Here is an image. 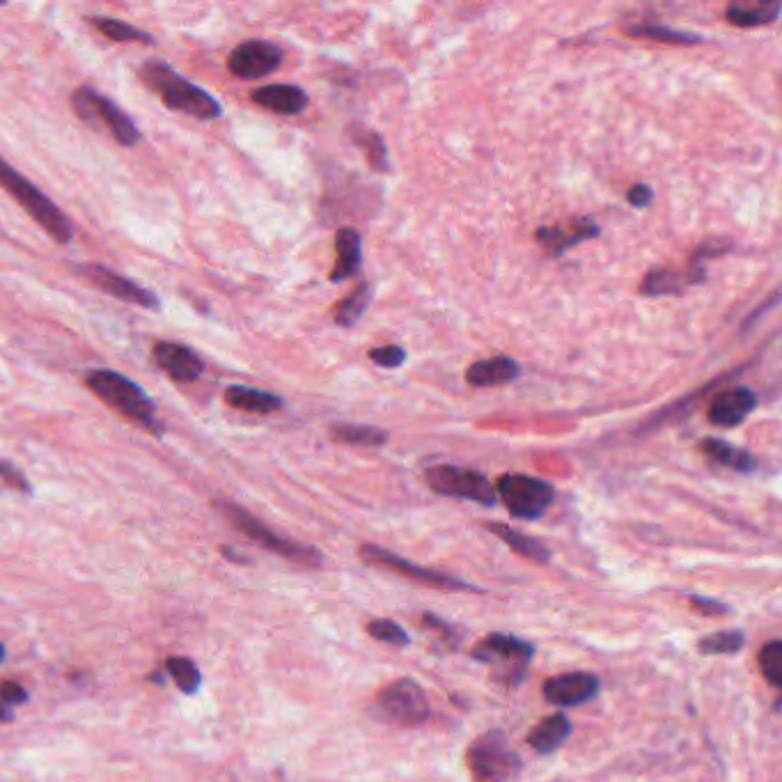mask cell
Instances as JSON below:
<instances>
[{
	"instance_id": "obj_1",
	"label": "cell",
	"mask_w": 782,
	"mask_h": 782,
	"mask_svg": "<svg viewBox=\"0 0 782 782\" xmlns=\"http://www.w3.org/2000/svg\"><path fill=\"white\" fill-rule=\"evenodd\" d=\"M141 81L154 90L158 99L164 102L170 110L187 112L196 120H218L223 118V106L221 102L210 95L204 87L191 83L189 79L179 76L175 69L161 60H147L141 72H138Z\"/></svg>"
},
{
	"instance_id": "obj_2",
	"label": "cell",
	"mask_w": 782,
	"mask_h": 782,
	"mask_svg": "<svg viewBox=\"0 0 782 782\" xmlns=\"http://www.w3.org/2000/svg\"><path fill=\"white\" fill-rule=\"evenodd\" d=\"M85 386L110 408L122 413L125 418L141 425L150 434L158 436V439L166 434V427L161 425L156 416V406L152 398L129 377L112 370H92L85 377Z\"/></svg>"
},
{
	"instance_id": "obj_3",
	"label": "cell",
	"mask_w": 782,
	"mask_h": 782,
	"mask_svg": "<svg viewBox=\"0 0 782 782\" xmlns=\"http://www.w3.org/2000/svg\"><path fill=\"white\" fill-rule=\"evenodd\" d=\"M0 189L8 191L56 244L67 246L74 239V223L69 221V216L28 177H23L14 166H10L3 156H0Z\"/></svg>"
},
{
	"instance_id": "obj_4",
	"label": "cell",
	"mask_w": 782,
	"mask_h": 782,
	"mask_svg": "<svg viewBox=\"0 0 782 782\" xmlns=\"http://www.w3.org/2000/svg\"><path fill=\"white\" fill-rule=\"evenodd\" d=\"M471 659L487 665L491 671V679L498 686L517 691V688L525 682L528 668H531V663L535 659V645L512 633L496 631L475 642L471 650Z\"/></svg>"
},
{
	"instance_id": "obj_5",
	"label": "cell",
	"mask_w": 782,
	"mask_h": 782,
	"mask_svg": "<svg viewBox=\"0 0 782 782\" xmlns=\"http://www.w3.org/2000/svg\"><path fill=\"white\" fill-rule=\"evenodd\" d=\"M216 508L229 523H233L235 531H239L250 542H256L258 546L269 550V554L281 556V558L301 565V567H321V565H324V556H321L315 546L294 542L289 537L279 535L262 519H258L256 514H250L248 510H244L241 505L229 502V500H218Z\"/></svg>"
},
{
	"instance_id": "obj_6",
	"label": "cell",
	"mask_w": 782,
	"mask_h": 782,
	"mask_svg": "<svg viewBox=\"0 0 782 782\" xmlns=\"http://www.w3.org/2000/svg\"><path fill=\"white\" fill-rule=\"evenodd\" d=\"M466 767L475 782H512L521 769V755L502 730H489L469 746Z\"/></svg>"
},
{
	"instance_id": "obj_7",
	"label": "cell",
	"mask_w": 782,
	"mask_h": 782,
	"mask_svg": "<svg viewBox=\"0 0 782 782\" xmlns=\"http://www.w3.org/2000/svg\"><path fill=\"white\" fill-rule=\"evenodd\" d=\"M72 108L85 125L104 127L122 147H135L141 143V129L135 127V122L118 104L104 97L99 90L87 85L74 90Z\"/></svg>"
},
{
	"instance_id": "obj_8",
	"label": "cell",
	"mask_w": 782,
	"mask_h": 782,
	"mask_svg": "<svg viewBox=\"0 0 782 782\" xmlns=\"http://www.w3.org/2000/svg\"><path fill=\"white\" fill-rule=\"evenodd\" d=\"M372 707L379 721L398 727H423L431 719V707L423 686L406 677L381 688Z\"/></svg>"
},
{
	"instance_id": "obj_9",
	"label": "cell",
	"mask_w": 782,
	"mask_h": 782,
	"mask_svg": "<svg viewBox=\"0 0 782 782\" xmlns=\"http://www.w3.org/2000/svg\"><path fill=\"white\" fill-rule=\"evenodd\" d=\"M494 489L508 512L519 521H537L556 502V489L550 482L523 473L500 475Z\"/></svg>"
},
{
	"instance_id": "obj_10",
	"label": "cell",
	"mask_w": 782,
	"mask_h": 782,
	"mask_svg": "<svg viewBox=\"0 0 782 782\" xmlns=\"http://www.w3.org/2000/svg\"><path fill=\"white\" fill-rule=\"evenodd\" d=\"M425 482H427V487L439 496L471 500V502L482 505V508H496V502H498L496 489L489 482V477L482 475L479 471H473V469L452 466V464H436L425 471Z\"/></svg>"
},
{
	"instance_id": "obj_11",
	"label": "cell",
	"mask_w": 782,
	"mask_h": 782,
	"mask_svg": "<svg viewBox=\"0 0 782 782\" xmlns=\"http://www.w3.org/2000/svg\"><path fill=\"white\" fill-rule=\"evenodd\" d=\"M358 556L365 562H372V565L386 567V569L395 571V573H402V577H408L411 581H416V583L427 585V588H436V590H443V592H479V588H475V585H471V583H466L462 579L448 577V573H441L436 569L413 565L411 560L393 554V550L375 546V544H363L358 548Z\"/></svg>"
},
{
	"instance_id": "obj_12",
	"label": "cell",
	"mask_w": 782,
	"mask_h": 782,
	"mask_svg": "<svg viewBox=\"0 0 782 782\" xmlns=\"http://www.w3.org/2000/svg\"><path fill=\"white\" fill-rule=\"evenodd\" d=\"M74 271L79 273V279L87 281L92 287L102 289L104 294L118 298L122 304L129 306H138L145 310H161V301L158 296L145 287H141L138 283L125 279V275L115 273L108 266L102 264H76Z\"/></svg>"
},
{
	"instance_id": "obj_13",
	"label": "cell",
	"mask_w": 782,
	"mask_h": 782,
	"mask_svg": "<svg viewBox=\"0 0 782 782\" xmlns=\"http://www.w3.org/2000/svg\"><path fill=\"white\" fill-rule=\"evenodd\" d=\"M285 62L283 51L279 46L266 42V39H250L239 44L237 49L229 54L227 58V69L229 74L244 79V81H252V79H262L273 74L275 69H281Z\"/></svg>"
},
{
	"instance_id": "obj_14",
	"label": "cell",
	"mask_w": 782,
	"mask_h": 782,
	"mask_svg": "<svg viewBox=\"0 0 782 782\" xmlns=\"http://www.w3.org/2000/svg\"><path fill=\"white\" fill-rule=\"evenodd\" d=\"M602 691V682L592 673H565V675H556L544 682L542 686V696L548 704L554 707H581L590 700H594Z\"/></svg>"
},
{
	"instance_id": "obj_15",
	"label": "cell",
	"mask_w": 782,
	"mask_h": 782,
	"mask_svg": "<svg viewBox=\"0 0 782 782\" xmlns=\"http://www.w3.org/2000/svg\"><path fill=\"white\" fill-rule=\"evenodd\" d=\"M152 358L158 370L177 383H196L204 375V360L187 344L156 342Z\"/></svg>"
},
{
	"instance_id": "obj_16",
	"label": "cell",
	"mask_w": 782,
	"mask_h": 782,
	"mask_svg": "<svg viewBox=\"0 0 782 782\" xmlns=\"http://www.w3.org/2000/svg\"><path fill=\"white\" fill-rule=\"evenodd\" d=\"M757 393L746 386H734L711 402L709 420L716 427H737L757 408Z\"/></svg>"
},
{
	"instance_id": "obj_17",
	"label": "cell",
	"mask_w": 782,
	"mask_h": 782,
	"mask_svg": "<svg viewBox=\"0 0 782 782\" xmlns=\"http://www.w3.org/2000/svg\"><path fill=\"white\" fill-rule=\"evenodd\" d=\"M707 281V271L700 264H688L686 269H654L640 283L642 296H671L686 287H696Z\"/></svg>"
},
{
	"instance_id": "obj_18",
	"label": "cell",
	"mask_w": 782,
	"mask_h": 782,
	"mask_svg": "<svg viewBox=\"0 0 782 782\" xmlns=\"http://www.w3.org/2000/svg\"><path fill=\"white\" fill-rule=\"evenodd\" d=\"M250 99H252V104H258L275 115H298V112H304L310 104V97L304 87L287 85V83L258 87L250 95Z\"/></svg>"
},
{
	"instance_id": "obj_19",
	"label": "cell",
	"mask_w": 782,
	"mask_h": 782,
	"mask_svg": "<svg viewBox=\"0 0 782 782\" xmlns=\"http://www.w3.org/2000/svg\"><path fill=\"white\" fill-rule=\"evenodd\" d=\"M600 233H602L600 225L592 223L590 218H581V221L571 223V229H567L562 225L540 227L535 233V239L540 246H544L550 252V256H562V252L569 250L571 246H577L585 239H592Z\"/></svg>"
},
{
	"instance_id": "obj_20",
	"label": "cell",
	"mask_w": 782,
	"mask_h": 782,
	"mask_svg": "<svg viewBox=\"0 0 782 782\" xmlns=\"http://www.w3.org/2000/svg\"><path fill=\"white\" fill-rule=\"evenodd\" d=\"M521 365L510 356H496L487 360H477L466 370V381L477 388H489L500 383H512L521 379Z\"/></svg>"
},
{
	"instance_id": "obj_21",
	"label": "cell",
	"mask_w": 782,
	"mask_h": 782,
	"mask_svg": "<svg viewBox=\"0 0 782 782\" xmlns=\"http://www.w3.org/2000/svg\"><path fill=\"white\" fill-rule=\"evenodd\" d=\"M363 260V244L358 229L354 227H340L335 235V266L331 271V283H342L352 279L360 269Z\"/></svg>"
},
{
	"instance_id": "obj_22",
	"label": "cell",
	"mask_w": 782,
	"mask_h": 782,
	"mask_svg": "<svg viewBox=\"0 0 782 782\" xmlns=\"http://www.w3.org/2000/svg\"><path fill=\"white\" fill-rule=\"evenodd\" d=\"M573 732V725L567 716L562 714H554L544 721H540L531 732H528V746H531L535 753L540 755H550L560 750Z\"/></svg>"
},
{
	"instance_id": "obj_23",
	"label": "cell",
	"mask_w": 782,
	"mask_h": 782,
	"mask_svg": "<svg viewBox=\"0 0 782 782\" xmlns=\"http://www.w3.org/2000/svg\"><path fill=\"white\" fill-rule=\"evenodd\" d=\"M225 402L246 411V413H260V416H266V413L281 411L285 406V400L281 395H273L269 390H260V388H250V386H229L225 388L223 393Z\"/></svg>"
},
{
	"instance_id": "obj_24",
	"label": "cell",
	"mask_w": 782,
	"mask_h": 782,
	"mask_svg": "<svg viewBox=\"0 0 782 782\" xmlns=\"http://www.w3.org/2000/svg\"><path fill=\"white\" fill-rule=\"evenodd\" d=\"M485 528L489 533H494L500 542L508 544L517 556H521L525 560H533L537 565L550 562V550L544 542L514 531V528H510L508 523H485Z\"/></svg>"
},
{
	"instance_id": "obj_25",
	"label": "cell",
	"mask_w": 782,
	"mask_h": 782,
	"mask_svg": "<svg viewBox=\"0 0 782 782\" xmlns=\"http://www.w3.org/2000/svg\"><path fill=\"white\" fill-rule=\"evenodd\" d=\"M700 452L709 459V462L725 466L730 471H737L742 475L757 471V459L750 452L732 446L727 441H721V439H702Z\"/></svg>"
},
{
	"instance_id": "obj_26",
	"label": "cell",
	"mask_w": 782,
	"mask_h": 782,
	"mask_svg": "<svg viewBox=\"0 0 782 782\" xmlns=\"http://www.w3.org/2000/svg\"><path fill=\"white\" fill-rule=\"evenodd\" d=\"M625 33L633 39H652V42H663V44H679V46H694V44H702L704 37L698 33H688V31H677L671 26H661V23H631V26L625 28Z\"/></svg>"
},
{
	"instance_id": "obj_27",
	"label": "cell",
	"mask_w": 782,
	"mask_h": 782,
	"mask_svg": "<svg viewBox=\"0 0 782 782\" xmlns=\"http://www.w3.org/2000/svg\"><path fill=\"white\" fill-rule=\"evenodd\" d=\"M780 14V3H753V5H739L734 3L725 10V19L737 28H757L773 23Z\"/></svg>"
},
{
	"instance_id": "obj_28",
	"label": "cell",
	"mask_w": 782,
	"mask_h": 782,
	"mask_svg": "<svg viewBox=\"0 0 782 782\" xmlns=\"http://www.w3.org/2000/svg\"><path fill=\"white\" fill-rule=\"evenodd\" d=\"M331 436L337 443L363 446V448H379V446H386V441H388V431L372 427V425L337 423L331 427Z\"/></svg>"
},
{
	"instance_id": "obj_29",
	"label": "cell",
	"mask_w": 782,
	"mask_h": 782,
	"mask_svg": "<svg viewBox=\"0 0 782 782\" xmlns=\"http://www.w3.org/2000/svg\"><path fill=\"white\" fill-rule=\"evenodd\" d=\"M87 23L95 31H99L104 37L112 42H138V44H154V37L141 28L131 26L120 19H108V16H90Z\"/></svg>"
},
{
	"instance_id": "obj_30",
	"label": "cell",
	"mask_w": 782,
	"mask_h": 782,
	"mask_svg": "<svg viewBox=\"0 0 782 782\" xmlns=\"http://www.w3.org/2000/svg\"><path fill=\"white\" fill-rule=\"evenodd\" d=\"M164 673L175 682V686L183 696L198 694V688L202 686L200 668L196 665V661L187 656H170L164 665Z\"/></svg>"
},
{
	"instance_id": "obj_31",
	"label": "cell",
	"mask_w": 782,
	"mask_h": 782,
	"mask_svg": "<svg viewBox=\"0 0 782 782\" xmlns=\"http://www.w3.org/2000/svg\"><path fill=\"white\" fill-rule=\"evenodd\" d=\"M372 301V287L370 285H360L356 287L344 301H340L335 306V324L337 327H344V329H352L358 324V319L365 315L367 306H370Z\"/></svg>"
},
{
	"instance_id": "obj_32",
	"label": "cell",
	"mask_w": 782,
	"mask_h": 782,
	"mask_svg": "<svg viewBox=\"0 0 782 782\" xmlns=\"http://www.w3.org/2000/svg\"><path fill=\"white\" fill-rule=\"evenodd\" d=\"M746 645V633L742 629H725L709 633L698 642V652L702 656H723V654H737Z\"/></svg>"
},
{
	"instance_id": "obj_33",
	"label": "cell",
	"mask_w": 782,
	"mask_h": 782,
	"mask_svg": "<svg viewBox=\"0 0 782 782\" xmlns=\"http://www.w3.org/2000/svg\"><path fill=\"white\" fill-rule=\"evenodd\" d=\"M367 633H370L372 640L383 642V645L390 648H408L411 645V636L398 625L393 619L386 617H377L372 623H367Z\"/></svg>"
},
{
	"instance_id": "obj_34",
	"label": "cell",
	"mask_w": 782,
	"mask_h": 782,
	"mask_svg": "<svg viewBox=\"0 0 782 782\" xmlns=\"http://www.w3.org/2000/svg\"><path fill=\"white\" fill-rule=\"evenodd\" d=\"M354 138H356V143L360 145V150L365 152L367 161L372 164V168L379 170V173H386L388 166H390V161H388V147L383 143V138L379 133H375V131H360Z\"/></svg>"
},
{
	"instance_id": "obj_35",
	"label": "cell",
	"mask_w": 782,
	"mask_h": 782,
	"mask_svg": "<svg viewBox=\"0 0 782 782\" xmlns=\"http://www.w3.org/2000/svg\"><path fill=\"white\" fill-rule=\"evenodd\" d=\"M760 668L773 688H782V642L771 640L760 650Z\"/></svg>"
},
{
	"instance_id": "obj_36",
	"label": "cell",
	"mask_w": 782,
	"mask_h": 782,
	"mask_svg": "<svg viewBox=\"0 0 782 782\" xmlns=\"http://www.w3.org/2000/svg\"><path fill=\"white\" fill-rule=\"evenodd\" d=\"M367 356H370V360H375L377 365L386 367V370H398V367H402L406 363V349L398 347V344H388V347H375L367 352Z\"/></svg>"
},
{
	"instance_id": "obj_37",
	"label": "cell",
	"mask_w": 782,
	"mask_h": 782,
	"mask_svg": "<svg viewBox=\"0 0 782 782\" xmlns=\"http://www.w3.org/2000/svg\"><path fill=\"white\" fill-rule=\"evenodd\" d=\"M0 479H3L8 487H12V489H16V491L33 494V487H31L28 477L23 475V471L16 469L12 462H8V459H0Z\"/></svg>"
},
{
	"instance_id": "obj_38",
	"label": "cell",
	"mask_w": 782,
	"mask_h": 782,
	"mask_svg": "<svg viewBox=\"0 0 782 782\" xmlns=\"http://www.w3.org/2000/svg\"><path fill=\"white\" fill-rule=\"evenodd\" d=\"M734 248V244H732V239L730 237H719V239H707L704 244H700L698 246V250H696V256H694V262L691 264H698V262H702V260H714V258H721V256H725V252H730Z\"/></svg>"
},
{
	"instance_id": "obj_39",
	"label": "cell",
	"mask_w": 782,
	"mask_h": 782,
	"mask_svg": "<svg viewBox=\"0 0 782 782\" xmlns=\"http://www.w3.org/2000/svg\"><path fill=\"white\" fill-rule=\"evenodd\" d=\"M423 625H425L431 633H436V638L446 640L448 648H457L459 636L454 633L452 625H448L446 619H441L439 615H434V613H425V615H423Z\"/></svg>"
},
{
	"instance_id": "obj_40",
	"label": "cell",
	"mask_w": 782,
	"mask_h": 782,
	"mask_svg": "<svg viewBox=\"0 0 782 782\" xmlns=\"http://www.w3.org/2000/svg\"><path fill=\"white\" fill-rule=\"evenodd\" d=\"M28 702V691L23 688L19 682H3L0 684V704H5L8 709L12 707H21Z\"/></svg>"
},
{
	"instance_id": "obj_41",
	"label": "cell",
	"mask_w": 782,
	"mask_h": 782,
	"mask_svg": "<svg viewBox=\"0 0 782 782\" xmlns=\"http://www.w3.org/2000/svg\"><path fill=\"white\" fill-rule=\"evenodd\" d=\"M688 604H691L698 613L707 615V617H721V615H727L730 613V606L719 602V600H711V596H700V594H691L688 596Z\"/></svg>"
},
{
	"instance_id": "obj_42",
	"label": "cell",
	"mask_w": 782,
	"mask_h": 782,
	"mask_svg": "<svg viewBox=\"0 0 782 782\" xmlns=\"http://www.w3.org/2000/svg\"><path fill=\"white\" fill-rule=\"evenodd\" d=\"M629 204H633L636 210H648L650 202L654 200V191L648 187V183H633L627 193Z\"/></svg>"
},
{
	"instance_id": "obj_43",
	"label": "cell",
	"mask_w": 782,
	"mask_h": 782,
	"mask_svg": "<svg viewBox=\"0 0 782 782\" xmlns=\"http://www.w3.org/2000/svg\"><path fill=\"white\" fill-rule=\"evenodd\" d=\"M221 554H223L225 558H229V560H233V562H246V558L237 556V554H235V550H233V548H227V546H225V548H221Z\"/></svg>"
},
{
	"instance_id": "obj_44",
	"label": "cell",
	"mask_w": 782,
	"mask_h": 782,
	"mask_svg": "<svg viewBox=\"0 0 782 782\" xmlns=\"http://www.w3.org/2000/svg\"><path fill=\"white\" fill-rule=\"evenodd\" d=\"M12 719H14L12 711L5 704H0V723H10Z\"/></svg>"
},
{
	"instance_id": "obj_45",
	"label": "cell",
	"mask_w": 782,
	"mask_h": 782,
	"mask_svg": "<svg viewBox=\"0 0 782 782\" xmlns=\"http://www.w3.org/2000/svg\"><path fill=\"white\" fill-rule=\"evenodd\" d=\"M5 656H8V652H5V645H3V642H0V665H3Z\"/></svg>"
}]
</instances>
